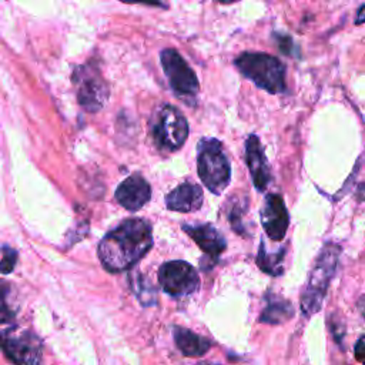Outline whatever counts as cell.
<instances>
[{
    "instance_id": "cell-1",
    "label": "cell",
    "mask_w": 365,
    "mask_h": 365,
    "mask_svg": "<svg viewBox=\"0 0 365 365\" xmlns=\"http://www.w3.org/2000/svg\"><path fill=\"white\" fill-rule=\"evenodd\" d=\"M153 245V232L147 221L131 218L107 232L98 244V257L103 267L120 272L138 262Z\"/></svg>"
},
{
    "instance_id": "cell-2",
    "label": "cell",
    "mask_w": 365,
    "mask_h": 365,
    "mask_svg": "<svg viewBox=\"0 0 365 365\" xmlns=\"http://www.w3.org/2000/svg\"><path fill=\"white\" fill-rule=\"evenodd\" d=\"M339 252L341 248L336 244L328 242L322 247L319 255L317 257L305 288L301 292V309L307 317L321 309L329 282L334 278L338 267Z\"/></svg>"
},
{
    "instance_id": "cell-3",
    "label": "cell",
    "mask_w": 365,
    "mask_h": 365,
    "mask_svg": "<svg viewBox=\"0 0 365 365\" xmlns=\"http://www.w3.org/2000/svg\"><path fill=\"white\" fill-rule=\"evenodd\" d=\"M235 66L242 76L268 93L277 94L287 88L285 66L271 54L245 51L235 58Z\"/></svg>"
},
{
    "instance_id": "cell-4",
    "label": "cell",
    "mask_w": 365,
    "mask_h": 365,
    "mask_svg": "<svg viewBox=\"0 0 365 365\" xmlns=\"http://www.w3.org/2000/svg\"><path fill=\"white\" fill-rule=\"evenodd\" d=\"M197 170L201 181L212 194L220 195L228 187L231 165L221 141L207 137L198 143Z\"/></svg>"
},
{
    "instance_id": "cell-5",
    "label": "cell",
    "mask_w": 365,
    "mask_h": 365,
    "mask_svg": "<svg viewBox=\"0 0 365 365\" xmlns=\"http://www.w3.org/2000/svg\"><path fill=\"white\" fill-rule=\"evenodd\" d=\"M155 144L167 151L178 150L187 140L190 127L185 117L173 106H161L151 121Z\"/></svg>"
},
{
    "instance_id": "cell-6",
    "label": "cell",
    "mask_w": 365,
    "mask_h": 365,
    "mask_svg": "<svg viewBox=\"0 0 365 365\" xmlns=\"http://www.w3.org/2000/svg\"><path fill=\"white\" fill-rule=\"evenodd\" d=\"M160 61L164 74L173 91L181 98H194L200 91L198 78L194 70L182 58V56L174 48H164L160 53Z\"/></svg>"
},
{
    "instance_id": "cell-7",
    "label": "cell",
    "mask_w": 365,
    "mask_h": 365,
    "mask_svg": "<svg viewBox=\"0 0 365 365\" xmlns=\"http://www.w3.org/2000/svg\"><path fill=\"white\" fill-rule=\"evenodd\" d=\"M0 348L16 364H38L41 361V342L30 331L10 328L0 334Z\"/></svg>"
},
{
    "instance_id": "cell-8",
    "label": "cell",
    "mask_w": 365,
    "mask_h": 365,
    "mask_svg": "<svg viewBox=\"0 0 365 365\" xmlns=\"http://www.w3.org/2000/svg\"><path fill=\"white\" fill-rule=\"evenodd\" d=\"M158 281L167 294L177 298L191 295L200 285L197 269L180 259L164 262L158 269Z\"/></svg>"
},
{
    "instance_id": "cell-9",
    "label": "cell",
    "mask_w": 365,
    "mask_h": 365,
    "mask_svg": "<svg viewBox=\"0 0 365 365\" xmlns=\"http://www.w3.org/2000/svg\"><path fill=\"white\" fill-rule=\"evenodd\" d=\"M77 83V97L80 104L88 111L100 110L108 97V87L98 71L90 66H81L74 74Z\"/></svg>"
},
{
    "instance_id": "cell-10",
    "label": "cell",
    "mask_w": 365,
    "mask_h": 365,
    "mask_svg": "<svg viewBox=\"0 0 365 365\" xmlns=\"http://www.w3.org/2000/svg\"><path fill=\"white\" fill-rule=\"evenodd\" d=\"M261 224L272 241H281L288 230L289 217L285 202L279 194H267L261 207Z\"/></svg>"
},
{
    "instance_id": "cell-11",
    "label": "cell",
    "mask_w": 365,
    "mask_h": 365,
    "mask_svg": "<svg viewBox=\"0 0 365 365\" xmlns=\"http://www.w3.org/2000/svg\"><path fill=\"white\" fill-rule=\"evenodd\" d=\"M245 158L247 165L254 182V187L258 191H265L268 184L271 182L269 165L267 163V157L258 135L251 134L245 143Z\"/></svg>"
},
{
    "instance_id": "cell-12",
    "label": "cell",
    "mask_w": 365,
    "mask_h": 365,
    "mask_svg": "<svg viewBox=\"0 0 365 365\" xmlns=\"http://www.w3.org/2000/svg\"><path fill=\"white\" fill-rule=\"evenodd\" d=\"M151 197V188L145 178L138 174L125 178L115 190L117 201L130 211L140 210Z\"/></svg>"
},
{
    "instance_id": "cell-13",
    "label": "cell",
    "mask_w": 365,
    "mask_h": 365,
    "mask_svg": "<svg viewBox=\"0 0 365 365\" xmlns=\"http://www.w3.org/2000/svg\"><path fill=\"white\" fill-rule=\"evenodd\" d=\"M182 231L188 234L194 242L210 257V259H217L221 252L227 248L225 238L221 232L211 224L200 225H182Z\"/></svg>"
},
{
    "instance_id": "cell-14",
    "label": "cell",
    "mask_w": 365,
    "mask_h": 365,
    "mask_svg": "<svg viewBox=\"0 0 365 365\" xmlns=\"http://www.w3.org/2000/svg\"><path fill=\"white\" fill-rule=\"evenodd\" d=\"M204 195L200 185L194 182H182L170 191L165 197V205L171 211L192 212L202 204Z\"/></svg>"
},
{
    "instance_id": "cell-15",
    "label": "cell",
    "mask_w": 365,
    "mask_h": 365,
    "mask_svg": "<svg viewBox=\"0 0 365 365\" xmlns=\"http://www.w3.org/2000/svg\"><path fill=\"white\" fill-rule=\"evenodd\" d=\"M174 341L182 355L201 356L211 348V341L181 327L174 328Z\"/></svg>"
},
{
    "instance_id": "cell-16",
    "label": "cell",
    "mask_w": 365,
    "mask_h": 365,
    "mask_svg": "<svg viewBox=\"0 0 365 365\" xmlns=\"http://www.w3.org/2000/svg\"><path fill=\"white\" fill-rule=\"evenodd\" d=\"M292 314V305L288 301H284L278 297H271L259 317V321L268 324H278L288 319Z\"/></svg>"
},
{
    "instance_id": "cell-17",
    "label": "cell",
    "mask_w": 365,
    "mask_h": 365,
    "mask_svg": "<svg viewBox=\"0 0 365 365\" xmlns=\"http://www.w3.org/2000/svg\"><path fill=\"white\" fill-rule=\"evenodd\" d=\"M285 258V250H277L275 252H269L265 250L264 241L259 244V251L257 257V265L269 275H279L282 272V264Z\"/></svg>"
},
{
    "instance_id": "cell-18",
    "label": "cell",
    "mask_w": 365,
    "mask_h": 365,
    "mask_svg": "<svg viewBox=\"0 0 365 365\" xmlns=\"http://www.w3.org/2000/svg\"><path fill=\"white\" fill-rule=\"evenodd\" d=\"M10 295V285L4 281H0V324L10 322L16 315V308L11 305Z\"/></svg>"
},
{
    "instance_id": "cell-19",
    "label": "cell",
    "mask_w": 365,
    "mask_h": 365,
    "mask_svg": "<svg viewBox=\"0 0 365 365\" xmlns=\"http://www.w3.org/2000/svg\"><path fill=\"white\" fill-rule=\"evenodd\" d=\"M16 261H17V252L13 248H6L4 255L0 259V272L9 274L10 271H13Z\"/></svg>"
},
{
    "instance_id": "cell-20",
    "label": "cell",
    "mask_w": 365,
    "mask_h": 365,
    "mask_svg": "<svg viewBox=\"0 0 365 365\" xmlns=\"http://www.w3.org/2000/svg\"><path fill=\"white\" fill-rule=\"evenodd\" d=\"M278 48H281L282 53L285 54H292V38L284 34H274Z\"/></svg>"
},
{
    "instance_id": "cell-21",
    "label": "cell",
    "mask_w": 365,
    "mask_h": 365,
    "mask_svg": "<svg viewBox=\"0 0 365 365\" xmlns=\"http://www.w3.org/2000/svg\"><path fill=\"white\" fill-rule=\"evenodd\" d=\"M354 355H355V359L361 364H365V335L361 336L355 346H354Z\"/></svg>"
},
{
    "instance_id": "cell-22",
    "label": "cell",
    "mask_w": 365,
    "mask_h": 365,
    "mask_svg": "<svg viewBox=\"0 0 365 365\" xmlns=\"http://www.w3.org/2000/svg\"><path fill=\"white\" fill-rule=\"evenodd\" d=\"M125 4H145L150 7H161V9H167V4L163 0H120Z\"/></svg>"
},
{
    "instance_id": "cell-23",
    "label": "cell",
    "mask_w": 365,
    "mask_h": 365,
    "mask_svg": "<svg viewBox=\"0 0 365 365\" xmlns=\"http://www.w3.org/2000/svg\"><path fill=\"white\" fill-rule=\"evenodd\" d=\"M362 23H365V4L358 9L355 16V24H362Z\"/></svg>"
},
{
    "instance_id": "cell-24",
    "label": "cell",
    "mask_w": 365,
    "mask_h": 365,
    "mask_svg": "<svg viewBox=\"0 0 365 365\" xmlns=\"http://www.w3.org/2000/svg\"><path fill=\"white\" fill-rule=\"evenodd\" d=\"M358 309L362 314V317H365V295L358 301Z\"/></svg>"
},
{
    "instance_id": "cell-25",
    "label": "cell",
    "mask_w": 365,
    "mask_h": 365,
    "mask_svg": "<svg viewBox=\"0 0 365 365\" xmlns=\"http://www.w3.org/2000/svg\"><path fill=\"white\" fill-rule=\"evenodd\" d=\"M217 1H220L222 4H230V3H234V1H238V0H217Z\"/></svg>"
}]
</instances>
